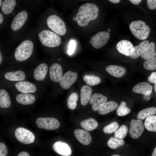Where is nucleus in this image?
Instances as JSON below:
<instances>
[{
  "instance_id": "nucleus-1",
  "label": "nucleus",
  "mask_w": 156,
  "mask_h": 156,
  "mask_svg": "<svg viewBox=\"0 0 156 156\" xmlns=\"http://www.w3.org/2000/svg\"><path fill=\"white\" fill-rule=\"evenodd\" d=\"M99 12V8L95 4L88 3L83 4L79 7L76 15L77 24L81 27L87 25L90 21L97 18Z\"/></svg>"
},
{
  "instance_id": "nucleus-2",
  "label": "nucleus",
  "mask_w": 156,
  "mask_h": 156,
  "mask_svg": "<svg viewBox=\"0 0 156 156\" xmlns=\"http://www.w3.org/2000/svg\"><path fill=\"white\" fill-rule=\"evenodd\" d=\"M129 28L133 35L142 40L147 39L150 31L149 27L145 22L140 20L131 22L129 25Z\"/></svg>"
},
{
  "instance_id": "nucleus-3",
  "label": "nucleus",
  "mask_w": 156,
  "mask_h": 156,
  "mask_svg": "<svg viewBox=\"0 0 156 156\" xmlns=\"http://www.w3.org/2000/svg\"><path fill=\"white\" fill-rule=\"evenodd\" d=\"M33 49L34 44L31 41H24L16 49L14 52L15 59L20 62L27 60L31 55Z\"/></svg>"
},
{
  "instance_id": "nucleus-4",
  "label": "nucleus",
  "mask_w": 156,
  "mask_h": 156,
  "mask_svg": "<svg viewBox=\"0 0 156 156\" xmlns=\"http://www.w3.org/2000/svg\"><path fill=\"white\" fill-rule=\"evenodd\" d=\"M40 41L44 46L54 47L60 44L61 40L59 36L48 30H44L38 34Z\"/></svg>"
},
{
  "instance_id": "nucleus-5",
  "label": "nucleus",
  "mask_w": 156,
  "mask_h": 156,
  "mask_svg": "<svg viewBox=\"0 0 156 156\" xmlns=\"http://www.w3.org/2000/svg\"><path fill=\"white\" fill-rule=\"evenodd\" d=\"M47 24L48 27L57 35L62 36L66 32L64 22L59 17L55 15L49 16L47 19Z\"/></svg>"
},
{
  "instance_id": "nucleus-6",
  "label": "nucleus",
  "mask_w": 156,
  "mask_h": 156,
  "mask_svg": "<svg viewBox=\"0 0 156 156\" xmlns=\"http://www.w3.org/2000/svg\"><path fill=\"white\" fill-rule=\"evenodd\" d=\"M14 135L19 141L25 144L33 143L35 139V136L31 131L23 127L16 128L14 131Z\"/></svg>"
},
{
  "instance_id": "nucleus-7",
  "label": "nucleus",
  "mask_w": 156,
  "mask_h": 156,
  "mask_svg": "<svg viewBox=\"0 0 156 156\" xmlns=\"http://www.w3.org/2000/svg\"><path fill=\"white\" fill-rule=\"evenodd\" d=\"M38 127L47 130H54L58 129L60 123L57 119L53 117H41L36 121Z\"/></svg>"
},
{
  "instance_id": "nucleus-8",
  "label": "nucleus",
  "mask_w": 156,
  "mask_h": 156,
  "mask_svg": "<svg viewBox=\"0 0 156 156\" xmlns=\"http://www.w3.org/2000/svg\"><path fill=\"white\" fill-rule=\"evenodd\" d=\"M110 37L109 32L105 31H100L91 37L89 42L94 48L100 49L107 43Z\"/></svg>"
},
{
  "instance_id": "nucleus-9",
  "label": "nucleus",
  "mask_w": 156,
  "mask_h": 156,
  "mask_svg": "<svg viewBox=\"0 0 156 156\" xmlns=\"http://www.w3.org/2000/svg\"><path fill=\"white\" fill-rule=\"evenodd\" d=\"M144 128V125L141 120H131L129 129L130 136L133 139L139 138L143 133Z\"/></svg>"
},
{
  "instance_id": "nucleus-10",
  "label": "nucleus",
  "mask_w": 156,
  "mask_h": 156,
  "mask_svg": "<svg viewBox=\"0 0 156 156\" xmlns=\"http://www.w3.org/2000/svg\"><path fill=\"white\" fill-rule=\"evenodd\" d=\"M77 77V74L76 72L68 71L63 76L59 84L63 89H68L76 81Z\"/></svg>"
},
{
  "instance_id": "nucleus-11",
  "label": "nucleus",
  "mask_w": 156,
  "mask_h": 156,
  "mask_svg": "<svg viewBox=\"0 0 156 156\" xmlns=\"http://www.w3.org/2000/svg\"><path fill=\"white\" fill-rule=\"evenodd\" d=\"M28 14L25 11L18 13L13 19L11 25V27L14 31L20 29L24 25L27 19Z\"/></svg>"
},
{
  "instance_id": "nucleus-12",
  "label": "nucleus",
  "mask_w": 156,
  "mask_h": 156,
  "mask_svg": "<svg viewBox=\"0 0 156 156\" xmlns=\"http://www.w3.org/2000/svg\"><path fill=\"white\" fill-rule=\"evenodd\" d=\"M134 47L130 41L122 40L117 44L116 49L121 54L127 56H130L133 52Z\"/></svg>"
},
{
  "instance_id": "nucleus-13",
  "label": "nucleus",
  "mask_w": 156,
  "mask_h": 156,
  "mask_svg": "<svg viewBox=\"0 0 156 156\" xmlns=\"http://www.w3.org/2000/svg\"><path fill=\"white\" fill-rule=\"evenodd\" d=\"M53 148L56 153L62 156H70L71 154V150L69 146L62 141L55 142L53 145Z\"/></svg>"
},
{
  "instance_id": "nucleus-14",
  "label": "nucleus",
  "mask_w": 156,
  "mask_h": 156,
  "mask_svg": "<svg viewBox=\"0 0 156 156\" xmlns=\"http://www.w3.org/2000/svg\"><path fill=\"white\" fill-rule=\"evenodd\" d=\"M107 97L101 94L95 93L91 96L89 103L92 106V110L94 111L98 110L102 104L106 102Z\"/></svg>"
},
{
  "instance_id": "nucleus-15",
  "label": "nucleus",
  "mask_w": 156,
  "mask_h": 156,
  "mask_svg": "<svg viewBox=\"0 0 156 156\" xmlns=\"http://www.w3.org/2000/svg\"><path fill=\"white\" fill-rule=\"evenodd\" d=\"M50 77L51 80L55 82H59L63 77V71L61 66L59 64H53L49 68Z\"/></svg>"
},
{
  "instance_id": "nucleus-16",
  "label": "nucleus",
  "mask_w": 156,
  "mask_h": 156,
  "mask_svg": "<svg viewBox=\"0 0 156 156\" xmlns=\"http://www.w3.org/2000/svg\"><path fill=\"white\" fill-rule=\"evenodd\" d=\"M74 133L77 140L83 145H88L91 142V136L86 130L80 129H76L74 131Z\"/></svg>"
},
{
  "instance_id": "nucleus-17",
  "label": "nucleus",
  "mask_w": 156,
  "mask_h": 156,
  "mask_svg": "<svg viewBox=\"0 0 156 156\" xmlns=\"http://www.w3.org/2000/svg\"><path fill=\"white\" fill-rule=\"evenodd\" d=\"M15 86L17 89L23 93L35 92L36 88L33 83L27 81H20L16 83Z\"/></svg>"
},
{
  "instance_id": "nucleus-18",
  "label": "nucleus",
  "mask_w": 156,
  "mask_h": 156,
  "mask_svg": "<svg viewBox=\"0 0 156 156\" xmlns=\"http://www.w3.org/2000/svg\"><path fill=\"white\" fill-rule=\"evenodd\" d=\"M152 86L146 82H141L136 84L133 88V91L136 93L148 96L152 93Z\"/></svg>"
},
{
  "instance_id": "nucleus-19",
  "label": "nucleus",
  "mask_w": 156,
  "mask_h": 156,
  "mask_svg": "<svg viewBox=\"0 0 156 156\" xmlns=\"http://www.w3.org/2000/svg\"><path fill=\"white\" fill-rule=\"evenodd\" d=\"M106 70L111 75L117 78L123 77L126 72V70L124 67L114 65H108L106 68Z\"/></svg>"
},
{
  "instance_id": "nucleus-20",
  "label": "nucleus",
  "mask_w": 156,
  "mask_h": 156,
  "mask_svg": "<svg viewBox=\"0 0 156 156\" xmlns=\"http://www.w3.org/2000/svg\"><path fill=\"white\" fill-rule=\"evenodd\" d=\"M48 70V67L44 63H42L35 69L34 72V76L35 79L41 81L45 77Z\"/></svg>"
},
{
  "instance_id": "nucleus-21",
  "label": "nucleus",
  "mask_w": 156,
  "mask_h": 156,
  "mask_svg": "<svg viewBox=\"0 0 156 156\" xmlns=\"http://www.w3.org/2000/svg\"><path fill=\"white\" fill-rule=\"evenodd\" d=\"M118 106V104L114 101L105 102L102 104L98 109V113L101 115L107 114L115 110Z\"/></svg>"
},
{
  "instance_id": "nucleus-22",
  "label": "nucleus",
  "mask_w": 156,
  "mask_h": 156,
  "mask_svg": "<svg viewBox=\"0 0 156 156\" xmlns=\"http://www.w3.org/2000/svg\"><path fill=\"white\" fill-rule=\"evenodd\" d=\"M92 90L88 85H85L81 87L80 90L81 103L82 105H86L90 101Z\"/></svg>"
},
{
  "instance_id": "nucleus-23",
  "label": "nucleus",
  "mask_w": 156,
  "mask_h": 156,
  "mask_svg": "<svg viewBox=\"0 0 156 156\" xmlns=\"http://www.w3.org/2000/svg\"><path fill=\"white\" fill-rule=\"evenodd\" d=\"M17 101L24 105L32 104L35 101L36 98L34 95L28 93H21L17 94L16 97Z\"/></svg>"
},
{
  "instance_id": "nucleus-24",
  "label": "nucleus",
  "mask_w": 156,
  "mask_h": 156,
  "mask_svg": "<svg viewBox=\"0 0 156 156\" xmlns=\"http://www.w3.org/2000/svg\"><path fill=\"white\" fill-rule=\"evenodd\" d=\"M156 55L155 46L153 42L149 43L141 55L144 60H147Z\"/></svg>"
},
{
  "instance_id": "nucleus-25",
  "label": "nucleus",
  "mask_w": 156,
  "mask_h": 156,
  "mask_svg": "<svg viewBox=\"0 0 156 156\" xmlns=\"http://www.w3.org/2000/svg\"><path fill=\"white\" fill-rule=\"evenodd\" d=\"M5 77L7 79L11 81H21L24 80L25 75L23 72L19 70L7 72L5 74Z\"/></svg>"
},
{
  "instance_id": "nucleus-26",
  "label": "nucleus",
  "mask_w": 156,
  "mask_h": 156,
  "mask_svg": "<svg viewBox=\"0 0 156 156\" xmlns=\"http://www.w3.org/2000/svg\"><path fill=\"white\" fill-rule=\"evenodd\" d=\"M149 43L148 40H145L140 42L138 45L134 47L133 51L130 56L131 57L135 59L139 57Z\"/></svg>"
},
{
  "instance_id": "nucleus-27",
  "label": "nucleus",
  "mask_w": 156,
  "mask_h": 156,
  "mask_svg": "<svg viewBox=\"0 0 156 156\" xmlns=\"http://www.w3.org/2000/svg\"><path fill=\"white\" fill-rule=\"evenodd\" d=\"M81 127L87 131H90L96 129L98 123L95 119L90 118L82 121L80 122Z\"/></svg>"
},
{
  "instance_id": "nucleus-28",
  "label": "nucleus",
  "mask_w": 156,
  "mask_h": 156,
  "mask_svg": "<svg viewBox=\"0 0 156 156\" xmlns=\"http://www.w3.org/2000/svg\"><path fill=\"white\" fill-rule=\"evenodd\" d=\"M11 105L10 97L7 92L5 90L0 91V107L3 108H8Z\"/></svg>"
},
{
  "instance_id": "nucleus-29",
  "label": "nucleus",
  "mask_w": 156,
  "mask_h": 156,
  "mask_svg": "<svg viewBox=\"0 0 156 156\" xmlns=\"http://www.w3.org/2000/svg\"><path fill=\"white\" fill-rule=\"evenodd\" d=\"M155 114L156 107H149L141 110L138 113L137 117L138 120H142Z\"/></svg>"
},
{
  "instance_id": "nucleus-30",
  "label": "nucleus",
  "mask_w": 156,
  "mask_h": 156,
  "mask_svg": "<svg viewBox=\"0 0 156 156\" xmlns=\"http://www.w3.org/2000/svg\"><path fill=\"white\" fill-rule=\"evenodd\" d=\"M16 4V0H5L2 5V10L5 14H8L13 11Z\"/></svg>"
},
{
  "instance_id": "nucleus-31",
  "label": "nucleus",
  "mask_w": 156,
  "mask_h": 156,
  "mask_svg": "<svg viewBox=\"0 0 156 156\" xmlns=\"http://www.w3.org/2000/svg\"><path fill=\"white\" fill-rule=\"evenodd\" d=\"M144 125L147 130L156 132V116L153 115L146 118Z\"/></svg>"
},
{
  "instance_id": "nucleus-32",
  "label": "nucleus",
  "mask_w": 156,
  "mask_h": 156,
  "mask_svg": "<svg viewBox=\"0 0 156 156\" xmlns=\"http://www.w3.org/2000/svg\"><path fill=\"white\" fill-rule=\"evenodd\" d=\"M83 79L87 84L91 86L97 85L101 82L100 78L94 75H85L83 76Z\"/></svg>"
},
{
  "instance_id": "nucleus-33",
  "label": "nucleus",
  "mask_w": 156,
  "mask_h": 156,
  "mask_svg": "<svg viewBox=\"0 0 156 156\" xmlns=\"http://www.w3.org/2000/svg\"><path fill=\"white\" fill-rule=\"evenodd\" d=\"M107 144L108 147L110 148L115 149L123 146L125 144V142L122 139L112 137L108 140Z\"/></svg>"
},
{
  "instance_id": "nucleus-34",
  "label": "nucleus",
  "mask_w": 156,
  "mask_h": 156,
  "mask_svg": "<svg viewBox=\"0 0 156 156\" xmlns=\"http://www.w3.org/2000/svg\"><path fill=\"white\" fill-rule=\"evenodd\" d=\"M78 99V96L77 93L73 92L70 94L67 100V106L71 110L76 108Z\"/></svg>"
},
{
  "instance_id": "nucleus-35",
  "label": "nucleus",
  "mask_w": 156,
  "mask_h": 156,
  "mask_svg": "<svg viewBox=\"0 0 156 156\" xmlns=\"http://www.w3.org/2000/svg\"><path fill=\"white\" fill-rule=\"evenodd\" d=\"M130 112V109L127 106L126 103L122 101L117 108L116 113L118 116H121L127 115Z\"/></svg>"
},
{
  "instance_id": "nucleus-36",
  "label": "nucleus",
  "mask_w": 156,
  "mask_h": 156,
  "mask_svg": "<svg viewBox=\"0 0 156 156\" xmlns=\"http://www.w3.org/2000/svg\"><path fill=\"white\" fill-rule=\"evenodd\" d=\"M128 132V128L125 125H121L114 133L115 137L122 139L126 136Z\"/></svg>"
},
{
  "instance_id": "nucleus-37",
  "label": "nucleus",
  "mask_w": 156,
  "mask_h": 156,
  "mask_svg": "<svg viewBox=\"0 0 156 156\" xmlns=\"http://www.w3.org/2000/svg\"><path fill=\"white\" fill-rule=\"evenodd\" d=\"M143 66L147 70H156V56L144 62Z\"/></svg>"
},
{
  "instance_id": "nucleus-38",
  "label": "nucleus",
  "mask_w": 156,
  "mask_h": 156,
  "mask_svg": "<svg viewBox=\"0 0 156 156\" xmlns=\"http://www.w3.org/2000/svg\"><path fill=\"white\" fill-rule=\"evenodd\" d=\"M119 125L116 122H113L105 126L103 129L104 133H112L115 132L118 129Z\"/></svg>"
},
{
  "instance_id": "nucleus-39",
  "label": "nucleus",
  "mask_w": 156,
  "mask_h": 156,
  "mask_svg": "<svg viewBox=\"0 0 156 156\" xmlns=\"http://www.w3.org/2000/svg\"><path fill=\"white\" fill-rule=\"evenodd\" d=\"M76 46V43L74 40H71L69 42L67 52L69 55L73 53Z\"/></svg>"
},
{
  "instance_id": "nucleus-40",
  "label": "nucleus",
  "mask_w": 156,
  "mask_h": 156,
  "mask_svg": "<svg viewBox=\"0 0 156 156\" xmlns=\"http://www.w3.org/2000/svg\"><path fill=\"white\" fill-rule=\"evenodd\" d=\"M8 150L6 145L3 143H0V156H7Z\"/></svg>"
},
{
  "instance_id": "nucleus-41",
  "label": "nucleus",
  "mask_w": 156,
  "mask_h": 156,
  "mask_svg": "<svg viewBox=\"0 0 156 156\" xmlns=\"http://www.w3.org/2000/svg\"><path fill=\"white\" fill-rule=\"evenodd\" d=\"M146 1L149 9L153 10L156 8V0H147Z\"/></svg>"
},
{
  "instance_id": "nucleus-42",
  "label": "nucleus",
  "mask_w": 156,
  "mask_h": 156,
  "mask_svg": "<svg viewBox=\"0 0 156 156\" xmlns=\"http://www.w3.org/2000/svg\"><path fill=\"white\" fill-rule=\"evenodd\" d=\"M148 81L152 83H156V72H152L148 78Z\"/></svg>"
},
{
  "instance_id": "nucleus-43",
  "label": "nucleus",
  "mask_w": 156,
  "mask_h": 156,
  "mask_svg": "<svg viewBox=\"0 0 156 156\" xmlns=\"http://www.w3.org/2000/svg\"><path fill=\"white\" fill-rule=\"evenodd\" d=\"M17 156H30L28 153L25 151H23L19 153Z\"/></svg>"
},
{
  "instance_id": "nucleus-44",
  "label": "nucleus",
  "mask_w": 156,
  "mask_h": 156,
  "mask_svg": "<svg viewBox=\"0 0 156 156\" xmlns=\"http://www.w3.org/2000/svg\"><path fill=\"white\" fill-rule=\"evenodd\" d=\"M129 1L134 5H138L142 1L141 0H130Z\"/></svg>"
},
{
  "instance_id": "nucleus-45",
  "label": "nucleus",
  "mask_w": 156,
  "mask_h": 156,
  "mask_svg": "<svg viewBox=\"0 0 156 156\" xmlns=\"http://www.w3.org/2000/svg\"><path fill=\"white\" fill-rule=\"evenodd\" d=\"M109 1L113 3H119L120 1V0H109Z\"/></svg>"
},
{
  "instance_id": "nucleus-46",
  "label": "nucleus",
  "mask_w": 156,
  "mask_h": 156,
  "mask_svg": "<svg viewBox=\"0 0 156 156\" xmlns=\"http://www.w3.org/2000/svg\"><path fill=\"white\" fill-rule=\"evenodd\" d=\"M3 21V15L1 13H0V24H1Z\"/></svg>"
},
{
  "instance_id": "nucleus-47",
  "label": "nucleus",
  "mask_w": 156,
  "mask_h": 156,
  "mask_svg": "<svg viewBox=\"0 0 156 156\" xmlns=\"http://www.w3.org/2000/svg\"><path fill=\"white\" fill-rule=\"evenodd\" d=\"M152 156H156V146L153 151Z\"/></svg>"
},
{
  "instance_id": "nucleus-48",
  "label": "nucleus",
  "mask_w": 156,
  "mask_h": 156,
  "mask_svg": "<svg viewBox=\"0 0 156 156\" xmlns=\"http://www.w3.org/2000/svg\"><path fill=\"white\" fill-rule=\"evenodd\" d=\"M2 59H2V55L1 52H0V64H1L2 62Z\"/></svg>"
},
{
  "instance_id": "nucleus-49",
  "label": "nucleus",
  "mask_w": 156,
  "mask_h": 156,
  "mask_svg": "<svg viewBox=\"0 0 156 156\" xmlns=\"http://www.w3.org/2000/svg\"><path fill=\"white\" fill-rule=\"evenodd\" d=\"M154 88L155 91L156 92V83H155L154 85Z\"/></svg>"
},
{
  "instance_id": "nucleus-50",
  "label": "nucleus",
  "mask_w": 156,
  "mask_h": 156,
  "mask_svg": "<svg viewBox=\"0 0 156 156\" xmlns=\"http://www.w3.org/2000/svg\"><path fill=\"white\" fill-rule=\"evenodd\" d=\"M111 156H120L117 154H114V155H112Z\"/></svg>"
},
{
  "instance_id": "nucleus-51",
  "label": "nucleus",
  "mask_w": 156,
  "mask_h": 156,
  "mask_svg": "<svg viewBox=\"0 0 156 156\" xmlns=\"http://www.w3.org/2000/svg\"><path fill=\"white\" fill-rule=\"evenodd\" d=\"M2 0H0V7H1V4H2Z\"/></svg>"
},
{
  "instance_id": "nucleus-52",
  "label": "nucleus",
  "mask_w": 156,
  "mask_h": 156,
  "mask_svg": "<svg viewBox=\"0 0 156 156\" xmlns=\"http://www.w3.org/2000/svg\"><path fill=\"white\" fill-rule=\"evenodd\" d=\"M73 20L74 21H76V18L75 17H74L73 18Z\"/></svg>"
},
{
  "instance_id": "nucleus-53",
  "label": "nucleus",
  "mask_w": 156,
  "mask_h": 156,
  "mask_svg": "<svg viewBox=\"0 0 156 156\" xmlns=\"http://www.w3.org/2000/svg\"><path fill=\"white\" fill-rule=\"evenodd\" d=\"M107 31H111V29H108Z\"/></svg>"
},
{
  "instance_id": "nucleus-54",
  "label": "nucleus",
  "mask_w": 156,
  "mask_h": 156,
  "mask_svg": "<svg viewBox=\"0 0 156 156\" xmlns=\"http://www.w3.org/2000/svg\"><path fill=\"white\" fill-rule=\"evenodd\" d=\"M58 60H59V61H60V60H61L60 58H59L58 59Z\"/></svg>"
},
{
  "instance_id": "nucleus-55",
  "label": "nucleus",
  "mask_w": 156,
  "mask_h": 156,
  "mask_svg": "<svg viewBox=\"0 0 156 156\" xmlns=\"http://www.w3.org/2000/svg\"><path fill=\"white\" fill-rule=\"evenodd\" d=\"M14 13H13V15H14Z\"/></svg>"
}]
</instances>
